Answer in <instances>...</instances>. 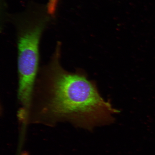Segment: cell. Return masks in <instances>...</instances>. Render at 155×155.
I'll list each match as a JSON object with an SVG mask.
<instances>
[{
    "label": "cell",
    "mask_w": 155,
    "mask_h": 155,
    "mask_svg": "<svg viewBox=\"0 0 155 155\" xmlns=\"http://www.w3.org/2000/svg\"><path fill=\"white\" fill-rule=\"evenodd\" d=\"M61 46L57 45L48 63L38 71L29 113L41 120L69 121L89 130L111 124L119 111L83 73L64 68Z\"/></svg>",
    "instance_id": "cell-1"
},
{
    "label": "cell",
    "mask_w": 155,
    "mask_h": 155,
    "mask_svg": "<svg viewBox=\"0 0 155 155\" xmlns=\"http://www.w3.org/2000/svg\"><path fill=\"white\" fill-rule=\"evenodd\" d=\"M42 25H39L19 37L17 42L19 113L26 115L30 108L38 71L39 44Z\"/></svg>",
    "instance_id": "cell-2"
},
{
    "label": "cell",
    "mask_w": 155,
    "mask_h": 155,
    "mask_svg": "<svg viewBox=\"0 0 155 155\" xmlns=\"http://www.w3.org/2000/svg\"><path fill=\"white\" fill-rule=\"evenodd\" d=\"M59 0H49L48 5V11L50 15H54L55 13Z\"/></svg>",
    "instance_id": "cell-3"
},
{
    "label": "cell",
    "mask_w": 155,
    "mask_h": 155,
    "mask_svg": "<svg viewBox=\"0 0 155 155\" xmlns=\"http://www.w3.org/2000/svg\"><path fill=\"white\" fill-rule=\"evenodd\" d=\"M22 155H28V154L26 153H23Z\"/></svg>",
    "instance_id": "cell-4"
}]
</instances>
